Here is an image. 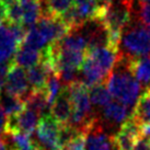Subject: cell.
Returning a JSON list of instances; mask_svg holds the SVG:
<instances>
[{"label":"cell","mask_w":150,"mask_h":150,"mask_svg":"<svg viewBox=\"0 0 150 150\" xmlns=\"http://www.w3.org/2000/svg\"><path fill=\"white\" fill-rule=\"evenodd\" d=\"M142 136H146V137H150V123L147 125L142 126Z\"/></svg>","instance_id":"cell-32"},{"label":"cell","mask_w":150,"mask_h":150,"mask_svg":"<svg viewBox=\"0 0 150 150\" xmlns=\"http://www.w3.org/2000/svg\"><path fill=\"white\" fill-rule=\"evenodd\" d=\"M38 121L40 116L38 114L25 106L24 110L18 115L9 117L7 122V134L22 133L31 137L34 134Z\"/></svg>","instance_id":"cell-8"},{"label":"cell","mask_w":150,"mask_h":150,"mask_svg":"<svg viewBox=\"0 0 150 150\" xmlns=\"http://www.w3.org/2000/svg\"><path fill=\"white\" fill-rule=\"evenodd\" d=\"M133 17V0H115L102 2L96 20L104 25L108 45L118 48L122 33Z\"/></svg>","instance_id":"cell-1"},{"label":"cell","mask_w":150,"mask_h":150,"mask_svg":"<svg viewBox=\"0 0 150 150\" xmlns=\"http://www.w3.org/2000/svg\"><path fill=\"white\" fill-rule=\"evenodd\" d=\"M101 1H102V2H106V1H113V0H101ZM114 1H115V0H114Z\"/></svg>","instance_id":"cell-35"},{"label":"cell","mask_w":150,"mask_h":150,"mask_svg":"<svg viewBox=\"0 0 150 150\" xmlns=\"http://www.w3.org/2000/svg\"><path fill=\"white\" fill-rule=\"evenodd\" d=\"M23 13V26H34L43 16V0H19Z\"/></svg>","instance_id":"cell-14"},{"label":"cell","mask_w":150,"mask_h":150,"mask_svg":"<svg viewBox=\"0 0 150 150\" xmlns=\"http://www.w3.org/2000/svg\"><path fill=\"white\" fill-rule=\"evenodd\" d=\"M72 105L67 87L63 88V91L57 96L53 105L50 106V116L58 123L59 125H68L70 122Z\"/></svg>","instance_id":"cell-10"},{"label":"cell","mask_w":150,"mask_h":150,"mask_svg":"<svg viewBox=\"0 0 150 150\" xmlns=\"http://www.w3.org/2000/svg\"><path fill=\"white\" fill-rule=\"evenodd\" d=\"M72 105V112L69 125L84 134V130L94 121L96 116L92 113V104L89 96V88L82 82L76 81L66 86Z\"/></svg>","instance_id":"cell-3"},{"label":"cell","mask_w":150,"mask_h":150,"mask_svg":"<svg viewBox=\"0 0 150 150\" xmlns=\"http://www.w3.org/2000/svg\"><path fill=\"white\" fill-rule=\"evenodd\" d=\"M41 57H42V52H38L24 44H21L13 57V63L23 69L24 68L29 69L40 63Z\"/></svg>","instance_id":"cell-17"},{"label":"cell","mask_w":150,"mask_h":150,"mask_svg":"<svg viewBox=\"0 0 150 150\" xmlns=\"http://www.w3.org/2000/svg\"><path fill=\"white\" fill-rule=\"evenodd\" d=\"M7 117L4 110L0 108V140H4L7 135Z\"/></svg>","instance_id":"cell-28"},{"label":"cell","mask_w":150,"mask_h":150,"mask_svg":"<svg viewBox=\"0 0 150 150\" xmlns=\"http://www.w3.org/2000/svg\"><path fill=\"white\" fill-rule=\"evenodd\" d=\"M142 137V127L130 116L122 124L120 130L112 139L116 150H133L136 142Z\"/></svg>","instance_id":"cell-6"},{"label":"cell","mask_w":150,"mask_h":150,"mask_svg":"<svg viewBox=\"0 0 150 150\" xmlns=\"http://www.w3.org/2000/svg\"><path fill=\"white\" fill-rule=\"evenodd\" d=\"M84 142H86V136L84 134H81L74 138L71 142L66 144L63 147V150H84Z\"/></svg>","instance_id":"cell-26"},{"label":"cell","mask_w":150,"mask_h":150,"mask_svg":"<svg viewBox=\"0 0 150 150\" xmlns=\"http://www.w3.org/2000/svg\"><path fill=\"white\" fill-rule=\"evenodd\" d=\"M72 1H74V2H77V1H79V0H72Z\"/></svg>","instance_id":"cell-36"},{"label":"cell","mask_w":150,"mask_h":150,"mask_svg":"<svg viewBox=\"0 0 150 150\" xmlns=\"http://www.w3.org/2000/svg\"><path fill=\"white\" fill-rule=\"evenodd\" d=\"M12 144L18 150H36L30 136L22 133L8 134Z\"/></svg>","instance_id":"cell-24"},{"label":"cell","mask_w":150,"mask_h":150,"mask_svg":"<svg viewBox=\"0 0 150 150\" xmlns=\"http://www.w3.org/2000/svg\"><path fill=\"white\" fill-rule=\"evenodd\" d=\"M6 22V8L0 1V23Z\"/></svg>","instance_id":"cell-31"},{"label":"cell","mask_w":150,"mask_h":150,"mask_svg":"<svg viewBox=\"0 0 150 150\" xmlns=\"http://www.w3.org/2000/svg\"><path fill=\"white\" fill-rule=\"evenodd\" d=\"M140 2H146V4H150V0H140Z\"/></svg>","instance_id":"cell-34"},{"label":"cell","mask_w":150,"mask_h":150,"mask_svg":"<svg viewBox=\"0 0 150 150\" xmlns=\"http://www.w3.org/2000/svg\"><path fill=\"white\" fill-rule=\"evenodd\" d=\"M138 20L139 23L150 30V4L140 2L138 9Z\"/></svg>","instance_id":"cell-25"},{"label":"cell","mask_w":150,"mask_h":150,"mask_svg":"<svg viewBox=\"0 0 150 150\" xmlns=\"http://www.w3.org/2000/svg\"><path fill=\"white\" fill-rule=\"evenodd\" d=\"M0 150H6V144L4 140H0Z\"/></svg>","instance_id":"cell-33"},{"label":"cell","mask_w":150,"mask_h":150,"mask_svg":"<svg viewBox=\"0 0 150 150\" xmlns=\"http://www.w3.org/2000/svg\"><path fill=\"white\" fill-rule=\"evenodd\" d=\"M12 64H13V60H11V62H6V63H0V90L4 87L7 76H8V72L10 70L11 66H12Z\"/></svg>","instance_id":"cell-27"},{"label":"cell","mask_w":150,"mask_h":150,"mask_svg":"<svg viewBox=\"0 0 150 150\" xmlns=\"http://www.w3.org/2000/svg\"><path fill=\"white\" fill-rule=\"evenodd\" d=\"M60 125L50 114L40 118L34 135L33 145L36 150H63L59 139Z\"/></svg>","instance_id":"cell-5"},{"label":"cell","mask_w":150,"mask_h":150,"mask_svg":"<svg viewBox=\"0 0 150 150\" xmlns=\"http://www.w3.org/2000/svg\"><path fill=\"white\" fill-rule=\"evenodd\" d=\"M44 2L46 6V14L56 18L64 16L75 4L72 0H44Z\"/></svg>","instance_id":"cell-21"},{"label":"cell","mask_w":150,"mask_h":150,"mask_svg":"<svg viewBox=\"0 0 150 150\" xmlns=\"http://www.w3.org/2000/svg\"><path fill=\"white\" fill-rule=\"evenodd\" d=\"M23 102L25 103V106L36 113L40 118L50 114L48 112L50 111V108L47 103L45 90L43 91H31L30 90L29 94L25 96Z\"/></svg>","instance_id":"cell-18"},{"label":"cell","mask_w":150,"mask_h":150,"mask_svg":"<svg viewBox=\"0 0 150 150\" xmlns=\"http://www.w3.org/2000/svg\"><path fill=\"white\" fill-rule=\"evenodd\" d=\"M0 94H1V90H0Z\"/></svg>","instance_id":"cell-37"},{"label":"cell","mask_w":150,"mask_h":150,"mask_svg":"<svg viewBox=\"0 0 150 150\" xmlns=\"http://www.w3.org/2000/svg\"><path fill=\"white\" fill-rule=\"evenodd\" d=\"M62 91H63V87H62V81L59 79V77L55 74H50L45 87L46 99H47V103L50 108L53 105V103Z\"/></svg>","instance_id":"cell-22"},{"label":"cell","mask_w":150,"mask_h":150,"mask_svg":"<svg viewBox=\"0 0 150 150\" xmlns=\"http://www.w3.org/2000/svg\"><path fill=\"white\" fill-rule=\"evenodd\" d=\"M0 108L4 110L6 115L11 117L21 113L25 108V103L20 98L4 92L0 94Z\"/></svg>","instance_id":"cell-19"},{"label":"cell","mask_w":150,"mask_h":150,"mask_svg":"<svg viewBox=\"0 0 150 150\" xmlns=\"http://www.w3.org/2000/svg\"><path fill=\"white\" fill-rule=\"evenodd\" d=\"M102 115L105 121L112 124H123L130 117L129 108L116 100L111 101L102 108Z\"/></svg>","instance_id":"cell-16"},{"label":"cell","mask_w":150,"mask_h":150,"mask_svg":"<svg viewBox=\"0 0 150 150\" xmlns=\"http://www.w3.org/2000/svg\"><path fill=\"white\" fill-rule=\"evenodd\" d=\"M127 66L130 71V74L134 76V78L137 80L139 84L150 86V56L142 57V58L127 59Z\"/></svg>","instance_id":"cell-13"},{"label":"cell","mask_w":150,"mask_h":150,"mask_svg":"<svg viewBox=\"0 0 150 150\" xmlns=\"http://www.w3.org/2000/svg\"><path fill=\"white\" fill-rule=\"evenodd\" d=\"M89 96H90L91 104L100 108H103L112 101V96L110 94L108 88L103 83L90 88Z\"/></svg>","instance_id":"cell-20"},{"label":"cell","mask_w":150,"mask_h":150,"mask_svg":"<svg viewBox=\"0 0 150 150\" xmlns=\"http://www.w3.org/2000/svg\"><path fill=\"white\" fill-rule=\"evenodd\" d=\"M138 125L142 126L150 123V89L147 88L145 92L138 98L135 104L133 114L130 115Z\"/></svg>","instance_id":"cell-15"},{"label":"cell","mask_w":150,"mask_h":150,"mask_svg":"<svg viewBox=\"0 0 150 150\" xmlns=\"http://www.w3.org/2000/svg\"><path fill=\"white\" fill-rule=\"evenodd\" d=\"M29 87V81H28L25 70L13 63L8 72L7 79H6V83H4L6 91L4 92L24 100L25 96L30 92Z\"/></svg>","instance_id":"cell-9"},{"label":"cell","mask_w":150,"mask_h":150,"mask_svg":"<svg viewBox=\"0 0 150 150\" xmlns=\"http://www.w3.org/2000/svg\"><path fill=\"white\" fill-rule=\"evenodd\" d=\"M118 68L108 77V90L115 100L121 102L128 108L136 104L140 92V84L134 78L127 66V59L121 57Z\"/></svg>","instance_id":"cell-2"},{"label":"cell","mask_w":150,"mask_h":150,"mask_svg":"<svg viewBox=\"0 0 150 150\" xmlns=\"http://www.w3.org/2000/svg\"><path fill=\"white\" fill-rule=\"evenodd\" d=\"M50 74H54L50 66L43 60H40V63L35 66L29 68L26 72L29 86L31 87V91H43L45 90L47 80Z\"/></svg>","instance_id":"cell-12"},{"label":"cell","mask_w":150,"mask_h":150,"mask_svg":"<svg viewBox=\"0 0 150 150\" xmlns=\"http://www.w3.org/2000/svg\"><path fill=\"white\" fill-rule=\"evenodd\" d=\"M6 8V22L10 25H22L23 23V13L20 1L16 0L12 4H8ZM23 26V25H22Z\"/></svg>","instance_id":"cell-23"},{"label":"cell","mask_w":150,"mask_h":150,"mask_svg":"<svg viewBox=\"0 0 150 150\" xmlns=\"http://www.w3.org/2000/svg\"><path fill=\"white\" fill-rule=\"evenodd\" d=\"M129 24L122 33L123 54H121V57L132 60L150 56V30L139 22L133 25Z\"/></svg>","instance_id":"cell-4"},{"label":"cell","mask_w":150,"mask_h":150,"mask_svg":"<svg viewBox=\"0 0 150 150\" xmlns=\"http://www.w3.org/2000/svg\"><path fill=\"white\" fill-rule=\"evenodd\" d=\"M133 150H150V138H140Z\"/></svg>","instance_id":"cell-29"},{"label":"cell","mask_w":150,"mask_h":150,"mask_svg":"<svg viewBox=\"0 0 150 150\" xmlns=\"http://www.w3.org/2000/svg\"><path fill=\"white\" fill-rule=\"evenodd\" d=\"M84 150H114L113 139L103 130L100 121H94L84 130Z\"/></svg>","instance_id":"cell-7"},{"label":"cell","mask_w":150,"mask_h":150,"mask_svg":"<svg viewBox=\"0 0 150 150\" xmlns=\"http://www.w3.org/2000/svg\"><path fill=\"white\" fill-rule=\"evenodd\" d=\"M43 1H44V0H43Z\"/></svg>","instance_id":"cell-38"},{"label":"cell","mask_w":150,"mask_h":150,"mask_svg":"<svg viewBox=\"0 0 150 150\" xmlns=\"http://www.w3.org/2000/svg\"><path fill=\"white\" fill-rule=\"evenodd\" d=\"M20 45L21 44L14 38L10 25L0 23V63L11 62Z\"/></svg>","instance_id":"cell-11"},{"label":"cell","mask_w":150,"mask_h":150,"mask_svg":"<svg viewBox=\"0 0 150 150\" xmlns=\"http://www.w3.org/2000/svg\"><path fill=\"white\" fill-rule=\"evenodd\" d=\"M4 142V144H6V150H18L17 148L14 147V145L12 144V142H11V139H10L8 134L6 135Z\"/></svg>","instance_id":"cell-30"}]
</instances>
